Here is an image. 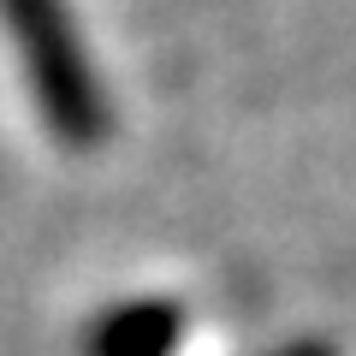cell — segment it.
<instances>
[{"label": "cell", "instance_id": "3957f363", "mask_svg": "<svg viewBox=\"0 0 356 356\" xmlns=\"http://www.w3.org/2000/svg\"><path fill=\"white\" fill-rule=\"evenodd\" d=\"M297 356H327V350H315V344H303V350H297Z\"/></svg>", "mask_w": 356, "mask_h": 356}, {"label": "cell", "instance_id": "6da1fadb", "mask_svg": "<svg viewBox=\"0 0 356 356\" xmlns=\"http://www.w3.org/2000/svg\"><path fill=\"white\" fill-rule=\"evenodd\" d=\"M0 18L13 30V48L24 60L30 95L42 107V125L65 149H95L113 131V107L83 54V36L72 24L65 0H0Z\"/></svg>", "mask_w": 356, "mask_h": 356}, {"label": "cell", "instance_id": "7a4b0ae2", "mask_svg": "<svg viewBox=\"0 0 356 356\" xmlns=\"http://www.w3.org/2000/svg\"><path fill=\"white\" fill-rule=\"evenodd\" d=\"M184 339V309L166 297H131L89 327V356H172Z\"/></svg>", "mask_w": 356, "mask_h": 356}]
</instances>
